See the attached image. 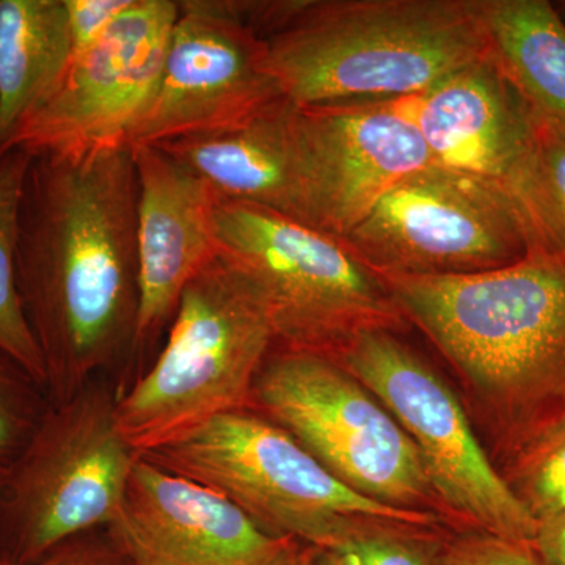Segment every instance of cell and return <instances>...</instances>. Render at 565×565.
I'll use <instances>...</instances> for the list:
<instances>
[{
  "mask_svg": "<svg viewBox=\"0 0 565 565\" xmlns=\"http://www.w3.org/2000/svg\"><path fill=\"white\" fill-rule=\"evenodd\" d=\"M131 148L33 158L17 245L22 310L52 405L107 377L136 381L140 286Z\"/></svg>",
  "mask_w": 565,
  "mask_h": 565,
  "instance_id": "cell-1",
  "label": "cell"
},
{
  "mask_svg": "<svg viewBox=\"0 0 565 565\" xmlns=\"http://www.w3.org/2000/svg\"><path fill=\"white\" fill-rule=\"evenodd\" d=\"M408 322L481 393L516 456L565 422V262L490 273L381 274Z\"/></svg>",
  "mask_w": 565,
  "mask_h": 565,
  "instance_id": "cell-2",
  "label": "cell"
},
{
  "mask_svg": "<svg viewBox=\"0 0 565 565\" xmlns=\"http://www.w3.org/2000/svg\"><path fill=\"white\" fill-rule=\"evenodd\" d=\"M489 54L479 0H307L266 40L267 70L297 109L414 98Z\"/></svg>",
  "mask_w": 565,
  "mask_h": 565,
  "instance_id": "cell-3",
  "label": "cell"
},
{
  "mask_svg": "<svg viewBox=\"0 0 565 565\" xmlns=\"http://www.w3.org/2000/svg\"><path fill=\"white\" fill-rule=\"evenodd\" d=\"M274 348L258 294L218 255L189 282L158 355L118 399L122 437L147 455L217 416L252 408Z\"/></svg>",
  "mask_w": 565,
  "mask_h": 565,
  "instance_id": "cell-4",
  "label": "cell"
},
{
  "mask_svg": "<svg viewBox=\"0 0 565 565\" xmlns=\"http://www.w3.org/2000/svg\"><path fill=\"white\" fill-rule=\"evenodd\" d=\"M215 236L218 255L258 294L277 348L333 359L359 333L407 327L382 275L341 237L226 200Z\"/></svg>",
  "mask_w": 565,
  "mask_h": 565,
  "instance_id": "cell-5",
  "label": "cell"
},
{
  "mask_svg": "<svg viewBox=\"0 0 565 565\" xmlns=\"http://www.w3.org/2000/svg\"><path fill=\"white\" fill-rule=\"evenodd\" d=\"M140 457L223 494L267 533L321 552L360 520L440 525L434 512L405 511L355 492L253 408L217 416Z\"/></svg>",
  "mask_w": 565,
  "mask_h": 565,
  "instance_id": "cell-6",
  "label": "cell"
},
{
  "mask_svg": "<svg viewBox=\"0 0 565 565\" xmlns=\"http://www.w3.org/2000/svg\"><path fill=\"white\" fill-rule=\"evenodd\" d=\"M120 396L110 379L98 377L51 405L0 484V555L39 559L114 522L139 459L118 427Z\"/></svg>",
  "mask_w": 565,
  "mask_h": 565,
  "instance_id": "cell-7",
  "label": "cell"
},
{
  "mask_svg": "<svg viewBox=\"0 0 565 565\" xmlns=\"http://www.w3.org/2000/svg\"><path fill=\"white\" fill-rule=\"evenodd\" d=\"M252 408L355 492L405 511L440 505L408 435L337 360L275 345L256 379Z\"/></svg>",
  "mask_w": 565,
  "mask_h": 565,
  "instance_id": "cell-8",
  "label": "cell"
},
{
  "mask_svg": "<svg viewBox=\"0 0 565 565\" xmlns=\"http://www.w3.org/2000/svg\"><path fill=\"white\" fill-rule=\"evenodd\" d=\"M388 408L422 457L440 508L482 533L533 545L537 520L493 467L448 382L390 330H366L333 356Z\"/></svg>",
  "mask_w": 565,
  "mask_h": 565,
  "instance_id": "cell-9",
  "label": "cell"
},
{
  "mask_svg": "<svg viewBox=\"0 0 565 565\" xmlns=\"http://www.w3.org/2000/svg\"><path fill=\"white\" fill-rule=\"evenodd\" d=\"M341 239L375 273L412 277L490 273L530 255L503 185L435 163L397 182Z\"/></svg>",
  "mask_w": 565,
  "mask_h": 565,
  "instance_id": "cell-10",
  "label": "cell"
},
{
  "mask_svg": "<svg viewBox=\"0 0 565 565\" xmlns=\"http://www.w3.org/2000/svg\"><path fill=\"white\" fill-rule=\"evenodd\" d=\"M178 17L180 2L134 0L102 40L71 55L57 87L22 122L9 151L79 159L129 148L158 90Z\"/></svg>",
  "mask_w": 565,
  "mask_h": 565,
  "instance_id": "cell-11",
  "label": "cell"
},
{
  "mask_svg": "<svg viewBox=\"0 0 565 565\" xmlns=\"http://www.w3.org/2000/svg\"><path fill=\"white\" fill-rule=\"evenodd\" d=\"M285 102L267 70L266 41L222 0H184L158 90L129 148L236 131Z\"/></svg>",
  "mask_w": 565,
  "mask_h": 565,
  "instance_id": "cell-12",
  "label": "cell"
},
{
  "mask_svg": "<svg viewBox=\"0 0 565 565\" xmlns=\"http://www.w3.org/2000/svg\"><path fill=\"white\" fill-rule=\"evenodd\" d=\"M106 531L131 565H289L302 545L267 533L228 498L140 456Z\"/></svg>",
  "mask_w": 565,
  "mask_h": 565,
  "instance_id": "cell-13",
  "label": "cell"
},
{
  "mask_svg": "<svg viewBox=\"0 0 565 565\" xmlns=\"http://www.w3.org/2000/svg\"><path fill=\"white\" fill-rule=\"evenodd\" d=\"M140 307L136 381L158 355L182 292L218 258L214 188L156 145L132 148ZM134 381V382H136Z\"/></svg>",
  "mask_w": 565,
  "mask_h": 565,
  "instance_id": "cell-14",
  "label": "cell"
},
{
  "mask_svg": "<svg viewBox=\"0 0 565 565\" xmlns=\"http://www.w3.org/2000/svg\"><path fill=\"white\" fill-rule=\"evenodd\" d=\"M315 191V226L344 237L408 174L433 166L397 103L299 109Z\"/></svg>",
  "mask_w": 565,
  "mask_h": 565,
  "instance_id": "cell-15",
  "label": "cell"
},
{
  "mask_svg": "<svg viewBox=\"0 0 565 565\" xmlns=\"http://www.w3.org/2000/svg\"><path fill=\"white\" fill-rule=\"evenodd\" d=\"M435 166L503 184L533 143L539 115L492 51L414 98L396 102Z\"/></svg>",
  "mask_w": 565,
  "mask_h": 565,
  "instance_id": "cell-16",
  "label": "cell"
},
{
  "mask_svg": "<svg viewBox=\"0 0 565 565\" xmlns=\"http://www.w3.org/2000/svg\"><path fill=\"white\" fill-rule=\"evenodd\" d=\"M204 178L226 202L252 204L315 228V193L300 114L285 102L221 136L156 145Z\"/></svg>",
  "mask_w": 565,
  "mask_h": 565,
  "instance_id": "cell-17",
  "label": "cell"
},
{
  "mask_svg": "<svg viewBox=\"0 0 565 565\" xmlns=\"http://www.w3.org/2000/svg\"><path fill=\"white\" fill-rule=\"evenodd\" d=\"M73 55L65 0H0V159Z\"/></svg>",
  "mask_w": 565,
  "mask_h": 565,
  "instance_id": "cell-18",
  "label": "cell"
},
{
  "mask_svg": "<svg viewBox=\"0 0 565 565\" xmlns=\"http://www.w3.org/2000/svg\"><path fill=\"white\" fill-rule=\"evenodd\" d=\"M490 51L539 117L565 129V20L546 0H479Z\"/></svg>",
  "mask_w": 565,
  "mask_h": 565,
  "instance_id": "cell-19",
  "label": "cell"
},
{
  "mask_svg": "<svg viewBox=\"0 0 565 565\" xmlns=\"http://www.w3.org/2000/svg\"><path fill=\"white\" fill-rule=\"evenodd\" d=\"M530 253L565 262V129L539 117L533 143L505 178Z\"/></svg>",
  "mask_w": 565,
  "mask_h": 565,
  "instance_id": "cell-20",
  "label": "cell"
},
{
  "mask_svg": "<svg viewBox=\"0 0 565 565\" xmlns=\"http://www.w3.org/2000/svg\"><path fill=\"white\" fill-rule=\"evenodd\" d=\"M33 156L11 150L0 159V349L46 388L43 356L22 310L17 281V245L25 180Z\"/></svg>",
  "mask_w": 565,
  "mask_h": 565,
  "instance_id": "cell-21",
  "label": "cell"
},
{
  "mask_svg": "<svg viewBox=\"0 0 565 565\" xmlns=\"http://www.w3.org/2000/svg\"><path fill=\"white\" fill-rule=\"evenodd\" d=\"M441 539L429 527L360 520L321 553L329 565H435Z\"/></svg>",
  "mask_w": 565,
  "mask_h": 565,
  "instance_id": "cell-22",
  "label": "cell"
},
{
  "mask_svg": "<svg viewBox=\"0 0 565 565\" xmlns=\"http://www.w3.org/2000/svg\"><path fill=\"white\" fill-rule=\"evenodd\" d=\"M51 405L46 388L0 349V484L24 455Z\"/></svg>",
  "mask_w": 565,
  "mask_h": 565,
  "instance_id": "cell-23",
  "label": "cell"
},
{
  "mask_svg": "<svg viewBox=\"0 0 565 565\" xmlns=\"http://www.w3.org/2000/svg\"><path fill=\"white\" fill-rule=\"evenodd\" d=\"M511 486L537 523L565 511V422L516 456Z\"/></svg>",
  "mask_w": 565,
  "mask_h": 565,
  "instance_id": "cell-24",
  "label": "cell"
},
{
  "mask_svg": "<svg viewBox=\"0 0 565 565\" xmlns=\"http://www.w3.org/2000/svg\"><path fill=\"white\" fill-rule=\"evenodd\" d=\"M435 565H544L533 545L482 533L441 539Z\"/></svg>",
  "mask_w": 565,
  "mask_h": 565,
  "instance_id": "cell-25",
  "label": "cell"
},
{
  "mask_svg": "<svg viewBox=\"0 0 565 565\" xmlns=\"http://www.w3.org/2000/svg\"><path fill=\"white\" fill-rule=\"evenodd\" d=\"M0 565H131L106 530L77 535L33 561L0 555Z\"/></svg>",
  "mask_w": 565,
  "mask_h": 565,
  "instance_id": "cell-26",
  "label": "cell"
},
{
  "mask_svg": "<svg viewBox=\"0 0 565 565\" xmlns=\"http://www.w3.org/2000/svg\"><path fill=\"white\" fill-rule=\"evenodd\" d=\"M134 0H65L73 55L88 50L120 20Z\"/></svg>",
  "mask_w": 565,
  "mask_h": 565,
  "instance_id": "cell-27",
  "label": "cell"
},
{
  "mask_svg": "<svg viewBox=\"0 0 565 565\" xmlns=\"http://www.w3.org/2000/svg\"><path fill=\"white\" fill-rule=\"evenodd\" d=\"M533 548L542 564L565 565V511L539 522Z\"/></svg>",
  "mask_w": 565,
  "mask_h": 565,
  "instance_id": "cell-28",
  "label": "cell"
},
{
  "mask_svg": "<svg viewBox=\"0 0 565 565\" xmlns=\"http://www.w3.org/2000/svg\"><path fill=\"white\" fill-rule=\"evenodd\" d=\"M289 565H329L323 559L321 550L313 546L300 545Z\"/></svg>",
  "mask_w": 565,
  "mask_h": 565,
  "instance_id": "cell-29",
  "label": "cell"
},
{
  "mask_svg": "<svg viewBox=\"0 0 565 565\" xmlns=\"http://www.w3.org/2000/svg\"><path fill=\"white\" fill-rule=\"evenodd\" d=\"M556 9L559 11L561 17H563L565 20V2L557 3Z\"/></svg>",
  "mask_w": 565,
  "mask_h": 565,
  "instance_id": "cell-30",
  "label": "cell"
}]
</instances>
